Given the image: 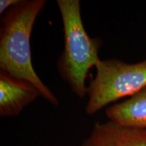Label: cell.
I'll list each match as a JSON object with an SVG mask.
<instances>
[{
  "instance_id": "obj_6",
  "label": "cell",
  "mask_w": 146,
  "mask_h": 146,
  "mask_svg": "<svg viewBox=\"0 0 146 146\" xmlns=\"http://www.w3.org/2000/svg\"><path fill=\"white\" fill-rule=\"evenodd\" d=\"M106 115L110 121L140 130H146V87L125 101L108 106Z\"/></svg>"
},
{
  "instance_id": "obj_3",
  "label": "cell",
  "mask_w": 146,
  "mask_h": 146,
  "mask_svg": "<svg viewBox=\"0 0 146 146\" xmlns=\"http://www.w3.org/2000/svg\"><path fill=\"white\" fill-rule=\"evenodd\" d=\"M96 68V76L87 87L85 112L88 115L146 87V60L133 64L117 59L101 60Z\"/></svg>"
},
{
  "instance_id": "obj_1",
  "label": "cell",
  "mask_w": 146,
  "mask_h": 146,
  "mask_svg": "<svg viewBox=\"0 0 146 146\" xmlns=\"http://www.w3.org/2000/svg\"><path fill=\"white\" fill-rule=\"evenodd\" d=\"M45 0H21L3 14L0 28V70L32 84L54 106L59 101L41 81L32 63L31 36Z\"/></svg>"
},
{
  "instance_id": "obj_4",
  "label": "cell",
  "mask_w": 146,
  "mask_h": 146,
  "mask_svg": "<svg viewBox=\"0 0 146 146\" xmlns=\"http://www.w3.org/2000/svg\"><path fill=\"white\" fill-rule=\"evenodd\" d=\"M41 96L28 81L0 70V116L15 117L25 108Z\"/></svg>"
},
{
  "instance_id": "obj_5",
  "label": "cell",
  "mask_w": 146,
  "mask_h": 146,
  "mask_svg": "<svg viewBox=\"0 0 146 146\" xmlns=\"http://www.w3.org/2000/svg\"><path fill=\"white\" fill-rule=\"evenodd\" d=\"M81 146H146V130L97 122Z\"/></svg>"
},
{
  "instance_id": "obj_2",
  "label": "cell",
  "mask_w": 146,
  "mask_h": 146,
  "mask_svg": "<svg viewBox=\"0 0 146 146\" xmlns=\"http://www.w3.org/2000/svg\"><path fill=\"white\" fill-rule=\"evenodd\" d=\"M63 27L64 48L57 61L62 79L78 98L87 95L88 72L100 61L102 42L87 34L82 21L79 0H57Z\"/></svg>"
},
{
  "instance_id": "obj_7",
  "label": "cell",
  "mask_w": 146,
  "mask_h": 146,
  "mask_svg": "<svg viewBox=\"0 0 146 146\" xmlns=\"http://www.w3.org/2000/svg\"><path fill=\"white\" fill-rule=\"evenodd\" d=\"M21 0H1L0 1V14H4L11 8L20 2Z\"/></svg>"
}]
</instances>
